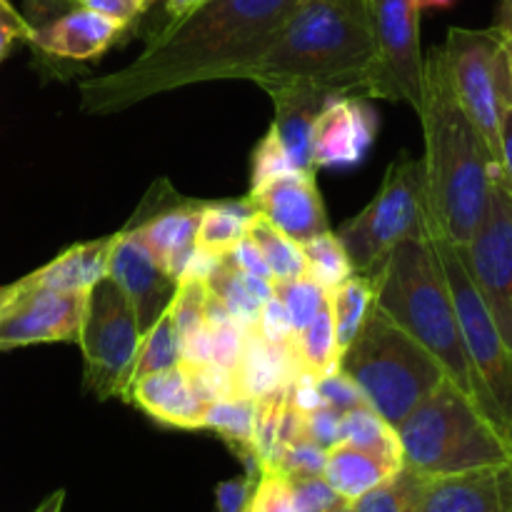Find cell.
<instances>
[{
  "label": "cell",
  "mask_w": 512,
  "mask_h": 512,
  "mask_svg": "<svg viewBox=\"0 0 512 512\" xmlns=\"http://www.w3.org/2000/svg\"><path fill=\"white\" fill-rule=\"evenodd\" d=\"M298 0H205L150 35L125 68L80 80V108L90 115L120 113L135 103L205 80L245 78Z\"/></svg>",
  "instance_id": "obj_1"
},
{
  "label": "cell",
  "mask_w": 512,
  "mask_h": 512,
  "mask_svg": "<svg viewBox=\"0 0 512 512\" xmlns=\"http://www.w3.org/2000/svg\"><path fill=\"white\" fill-rule=\"evenodd\" d=\"M418 115L425 138V158L420 160L433 238L465 245L488 210L500 165L455 98L440 48H433L425 58Z\"/></svg>",
  "instance_id": "obj_2"
},
{
  "label": "cell",
  "mask_w": 512,
  "mask_h": 512,
  "mask_svg": "<svg viewBox=\"0 0 512 512\" xmlns=\"http://www.w3.org/2000/svg\"><path fill=\"white\" fill-rule=\"evenodd\" d=\"M375 65L368 0H298L248 80L265 93L305 83L330 95L370 98Z\"/></svg>",
  "instance_id": "obj_3"
},
{
  "label": "cell",
  "mask_w": 512,
  "mask_h": 512,
  "mask_svg": "<svg viewBox=\"0 0 512 512\" xmlns=\"http://www.w3.org/2000/svg\"><path fill=\"white\" fill-rule=\"evenodd\" d=\"M373 308L423 345L445 375L478 400V380L430 238L403 240L385 255L375 270Z\"/></svg>",
  "instance_id": "obj_4"
},
{
  "label": "cell",
  "mask_w": 512,
  "mask_h": 512,
  "mask_svg": "<svg viewBox=\"0 0 512 512\" xmlns=\"http://www.w3.org/2000/svg\"><path fill=\"white\" fill-rule=\"evenodd\" d=\"M403 463L428 478L512 463V448L478 400L445 378L398 425Z\"/></svg>",
  "instance_id": "obj_5"
},
{
  "label": "cell",
  "mask_w": 512,
  "mask_h": 512,
  "mask_svg": "<svg viewBox=\"0 0 512 512\" xmlns=\"http://www.w3.org/2000/svg\"><path fill=\"white\" fill-rule=\"evenodd\" d=\"M340 370L393 428L448 378L423 345L383 318L373 305L360 333L340 355Z\"/></svg>",
  "instance_id": "obj_6"
},
{
  "label": "cell",
  "mask_w": 512,
  "mask_h": 512,
  "mask_svg": "<svg viewBox=\"0 0 512 512\" xmlns=\"http://www.w3.org/2000/svg\"><path fill=\"white\" fill-rule=\"evenodd\" d=\"M355 273L373 275L403 240L433 238L423 160L403 155L388 165L383 185L368 205L335 233Z\"/></svg>",
  "instance_id": "obj_7"
},
{
  "label": "cell",
  "mask_w": 512,
  "mask_h": 512,
  "mask_svg": "<svg viewBox=\"0 0 512 512\" xmlns=\"http://www.w3.org/2000/svg\"><path fill=\"white\" fill-rule=\"evenodd\" d=\"M430 243L448 280L465 350L478 380V405L512 448V350L475 290L458 248L443 238H430Z\"/></svg>",
  "instance_id": "obj_8"
},
{
  "label": "cell",
  "mask_w": 512,
  "mask_h": 512,
  "mask_svg": "<svg viewBox=\"0 0 512 512\" xmlns=\"http://www.w3.org/2000/svg\"><path fill=\"white\" fill-rule=\"evenodd\" d=\"M78 343L83 350L85 388L100 400H125L140 330L123 290L108 275L85 293Z\"/></svg>",
  "instance_id": "obj_9"
},
{
  "label": "cell",
  "mask_w": 512,
  "mask_h": 512,
  "mask_svg": "<svg viewBox=\"0 0 512 512\" xmlns=\"http://www.w3.org/2000/svg\"><path fill=\"white\" fill-rule=\"evenodd\" d=\"M455 98L498 160V130L505 105H512L508 60L498 28H450L440 45ZM500 165V160H498Z\"/></svg>",
  "instance_id": "obj_10"
},
{
  "label": "cell",
  "mask_w": 512,
  "mask_h": 512,
  "mask_svg": "<svg viewBox=\"0 0 512 512\" xmlns=\"http://www.w3.org/2000/svg\"><path fill=\"white\" fill-rule=\"evenodd\" d=\"M455 248L505 345L512 350V190L503 173L495 175L488 210L473 238Z\"/></svg>",
  "instance_id": "obj_11"
},
{
  "label": "cell",
  "mask_w": 512,
  "mask_h": 512,
  "mask_svg": "<svg viewBox=\"0 0 512 512\" xmlns=\"http://www.w3.org/2000/svg\"><path fill=\"white\" fill-rule=\"evenodd\" d=\"M378 43L370 98L405 100L418 110L423 98L425 58L420 50V15L410 0H368Z\"/></svg>",
  "instance_id": "obj_12"
},
{
  "label": "cell",
  "mask_w": 512,
  "mask_h": 512,
  "mask_svg": "<svg viewBox=\"0 0 512 512\" xmlns=\"http://www.w3.org/2000/svg\"><path fill=\"white\" fill-rule=\"evenodd\" d=\"M10 305L0 315V350L35 343H78L85 293H53V290L8 285Z\"/></svg>",
  "instance_id": "obj_13"
},
{
  "label": "cell",
  "mask_w": 512,
  "mask_h": 512,
  "mask_svg": "<svg viewBox=\"0 0 512 512\" xmlns=\"http://www.w3.org/2000/svg\"><path fill=\"white\" fill-rule=\"evenodd\" d=\"M203 205L200 200H183L178 195L173 198V190L165 195L150 193L125 230H130L153 255L155 263L180 283L185 265L198 245Z\"/></svg>",
  "instance_id": "obj_14"
},
{
  "label": "cell",
  "mask_w": 512,
  "mask_h": 512,
  "mask_svg": "<svg viewBox=\"0 0 512 512\" xmlns=\"http://www.w3.org/2000/svg\"><path fill=\"white\" fill-rule=\"evenodd\" d=\"M378 133V115L363 95H333L310 133L313 168L348 170L365 160Z\"/></svg>",
  "instance_id": "obj_15"
},
{
  "label": "cell",
  "mask_w": 512,
  "mask_h": 512,
  "mask_svg": "<svg viewBox=\"0 0 512 512\" xmlns=\"http://www.w3.org/2000/svg\"><path fill=\"white\" fill-rule=\"evenodd\" d=\"M108 278L115 280L130 303L140 335L153 328L170 308L178 280L170 278L130 230L113 235Z\"/></svg>",
  "instance_id": "obj_16"
},
{
  "label": "cell",
  "mask_w": 512,
  "mask_h": 512,
  "mask_svg": "<svg viewBox=\"0 0 512 512\" xmlns=\"http://www.w3.org/2000/svg\"><path fill=\"white\" fill-rule=\"evenodd\" d=\"M245 200L255 213L268 218L275 228L300 245L330 230L313 170H290L278 175L270 183L248 190Z\"/></svg>",
  "instance_id": "obj_17"
},
{
  "label": "cell",
  "mask_w": 512,
  "mask_h": 512,
  "mask_svg": "<svg viewBox=\"0 0 512 512\" xmlns=\"http://www.w3.org/2000/svg\"><path fill=\"white\" fill-rule=\"evenodd\" d=\"M418 512H512V463L430 478Z\"/></svg>",
  "instance_id": "obj_18"
},
{
  "label": "cell",
  "mask_w": 512,
  "mask_h": 512,
  "mask_svg": "<svg viewBox=\"0 0 512 512\" xmlns=\"http://www.w3.org/2000/svg\"><path fill=\"white\" fill-rule=\"evenodd\" d=\"M130 25L120 20L105 18L95 10L78 8L73 5L58 15L55 20L45 23L43 28L30 30V43L45 55L65 60H95L113 48L120 35L128 33Z\"/></svg>",
  "instance_id": "obj_19"
},
{
  "label": "cell",
  "mask_w": 512,
  "mask_h": 512,
  "mask_svg": "<svg viewBox=\"0 0 512 512\" xmlns=\"http://www.w3.org/2000/svg\"><path fill=\"white\" fill-rule=\"evenodd\" d=\"M125 400L138 405L155 423L178 430H203V418L208 410V405L195 398L190 390L183 365L138 378L128 388Z\"/></svg>",
  "instance_id": "obj_20"
},
{
  "label": "cell",
  "mask_w": 512,
  "mask_h": 512,
  "mask_svg": "<svg viewBox=\"0 0 512 512\" xmlns=\"http://www.w3.org/2000/svg\"><path fill=\"white\" fill-rule=\"evenodd\" d=\"M268 95L275 105L273 128L288 158L293 160L298 170H313L315 173L313 160H310V133H313L318 113L333 95L328 90L305 83L275 88Z\"/></svg>",
  "instance_id": "obj_21"
},
{
  "label": "cell",
  "mask_w": 512,
  "mask_h": 512,
  "mask_svg": "<svg viewBox=\"0 0 512 512\" xmlns=\"http://www.w3.org/2000/svg\"><path fill=\"white\" fill-rule=\"evenodd\" d=\"M110 245H113V235L70 245L48 265L20 278V283L25 288L53 290V293H88L98 280L108 275Z\"/></svg>",
  "instance_id": "obj_22"
},
{
  "label": "cell",
  "mask_w": 512,
  "mask_h": 512,
  "mask_svg": "<svg viewBox=\"0 0 512 512\" xmlns=\"http://www.w3.org/2000/svg\"><path fill=\"white\" fill-rule=\"evenodd\" d=\"M298 375L303 373H300V365L295 360L293 343L270 345L255 330H248L243 355H240V363L233 373L238 398L255 400L270 390L285 388Z\"/></svg>",
  "instance_id": "obj_23"
},
{
  "label": "cell",
  "mask_w": 512,
  "mask_h": 512,
  "mask_svg": "<svg viewBox=\"0 0 512 512\" xmlns=\"http://www.w3.org/2000/svg\"><path fill=\"white\" fill-rule=\"evenodd\" d=\"M395 470H398L395 465L385 463L378 455L340 440L338 445L328 448V453H325L323 478L328 480V485L340 498L348 500V503H355L368 490H373L375 485L388 480Z\"/></svg>",
  "instance_id": "obj_24"
},
{
  "label": "cell",
  "mask_w": 512,
  "mask_h": 512,
  "mask_svg": "<svg viewBox=\"0 0 512 512\" xmlns=\"http://www.w3.org/2000/svg\"><path fill=\"white\" fill-rule=\"evenodd\" d=\"M253 428H255V400L233 398L210 403L205 410L203 430H213L218 438L225 440L230 450L243 460L245 475L258 478L260 465L253 450Z\"/></svg>",
  "instance_id": "obj_25"
},
{
  "label": "cell",
  "mask_w": 512,
  "mask_h": 512,
  "mask_svg": "<svg viewBox=\"0 0 512 512\" xmlns=\"http://www.w3.org/2000/svg\"><path fill=\"white\" fill-rule=\"evenodd\" d=\"M210 293L218 295L225 303V308L230 310V318L245 330L255 328V320H258L260 308L273 298V280L255 278V275L238 273V270L228 268L223 260L218 270L205 280Z\"/></svg>",
  "instance_id": "obj_26"
},
{
  "label": "cell",
  "mask_w": 512,
  "mask_h": 512,
  "mask_svg": "<svg viewBox=\"0 0 512 512\" xmlns=\"http://www.w3.org/2000/svg\"><path fill=\"white\" fill-rule=\"evenodd\" d=\"M375 295V278L365 273H353L343 285L328 293V310L333 318L335 338H338V348L343 353L355 335L360 333L368 315L370 305H373Z\"/></svg>",
  "instance_id": "obj_27"
},
{
  "label": "cell",
  "mask_w": 512,
  "mask_h": 512,
  "mask_svg": "<svg viewBox=\"0 0 512 512\" xmlns=\"http://www.w3.org/2000/svg\"><path fill=\"white\" fill-rule=\"evenodd\" d=\"M343 443L363 448L378 455L385 463L400 468L403 465V448H400L398 430L375 413L368 403L343 413Z\"/></svg>",
  "instance_id": "obj_28"
},
{
  "label": "cell",
  "mask_w": 512,
  "mask_h": 512,
  "mask_svg": "<svg viewBox=\"0 0 512 512\" xmlns=\"http://www.w3.org/2000/svg\"><path fill=\"white\" fill-rule=\"evenodd\" d=\"M293 353L300 365V373L313 375V378L340 370V355L343 353L338 348L328 303L310 320V325H305L300 333H295Z\"/></svg>",
  "instance_id": "obj_29"
},
{
  "label": "cell",
  "mask_w": 512,
  "mask_h": 512,
  "mask_svg": "<svg viewBox=\"0 0 512 512\" xmlns=\"http://www.w3.org/2000/svg\"><path fill=\"white\" fill-rule=\"evenodd\" d=\"M428 483V475L403 463V468L395 470L388 480L375 485L373 490H368L363 498L350 505L355 512H418Z\"/></svg>",
  "instance_id": "obj_30"
},
{
  "label": "cell",
  "mask_w": 512,
  "mask_h": 512,
  "mask_svg": "<svg viewBox=\"0 0 512 512\" xmlns=\"http://www.w3.org/2000/svg\"><path fill=\"white\" fill-rule=\"evenodd\" d=\"M245 235L260 248L270 273H273V280H293L305 275L303 245L295 243L283 230L275 228L268 218H263L260 213H253Z\"/></svg>",
  "instance_id": "obj_31"
},
{
  "label": "cell",
  "mask_w": 512,
  "mask_h": 512,
  "mask_svg": "<svg viewBox=\"0 0 512 512\" xmlns=\"http://www.w3.org/2000/svg\"><path fill=\"white\" fill-rule=\"evenodd\" d=\"M255 210L248 200H225V203H205L198 225V245L223 255L230 245L238 243L248 230Z\"/></svg>",
  "instance_id": "obj_32"
},
{
  "label": "cell",
  "mask_w": 512,
  "mask_h": 512,
  "mask_svg": "<svg viewBox=\"0 0 512 512\" xmlns=\"http://www.w3.org/2000/svg\"><path fill=\"white\" fill-rule=\"evenodd\" d=\"M180 363H183V343H180V335L178 330H175L173 318H170V313L165 310L163 318H160L153 328L145 330V333L140 335L133 373H130V385L138 378H143V375L170 370Z\"/></svg>",
  "instance_id": "obj_33"
},
{
  "label": "cell",
  "mask_w": 512,
  "mask_h": 512,
  "mask_svg": "<svg viewBox=\"0 0 512 512\" xmlns=\"http://www.w3.org/2000/svg\"><path fill=\"white\" fill-rule=\"evenodd\" d=\"M305 255V273L325 290H335L343 285L350 275L355 273L353 263H350L348 253H345L343 243L335 233L325 230V233L315 235L313 240L303 243Z\"/></svg>",
  "instance_id": "obj_34"
},
{
  "label": "cell",
  "mask_w": 512,
  "mask_h": 512,
  "mask_svg": "<svg viewBox=\"0 0 512 512\" xmlns=\"http://www.w3.org/2000/svg\"><path fill=\"white\" fill-rule=\"evenodd\" d=\"M273 293L283 303L295 333L310 325V320L328 303V293L308 273L293 280H273Z\"/></svg>",
  "instance_id": "obj_35"
},
{
  "label": "cell",
  "mask_w": 512,
  "mask_h": 512,
  "mask_svg": "<svg viewBox=\"0 0 512 512\" xmlns=\"http://www.w3.org/2000/svg\"><path fill=\"white\" fill-rule=\"evenodd\" d=\"M285 400H288V385L255 398V428H253V450L258 458L260 470L273 468L275 440H278L280 418H283Z\"/></svg>",
  "instance_id": "obj_36"
},
{
  "label": "cell",
  "mask_w": 512,
  "mask_h": 512,
  "mask_svg": "<svg viewBox=\"0 0 512 512\" xmlns=\"http://www.w3.org/2000/svg\"><path fill=\"white\" fill-rule=\"evenodd\" d=\"M205 295H208V285L203 280H180L178 283L168 313L173 318L175 330H178L180 343L193 338L198 330L208 325L205 323Z\"/></svg>",
  "instance_id": "obj_37"
},
{
  "label": "cell",
  "mask_w": 512,
  "mask_h": 512,
  "mask_svg": "<svg viewBox=\"0 0 512 512\" xmlns=\"http://www.w3.org/2000/svg\"><path fill=\"white\" fill-rule=\"evenodd\" d=\"M245 512H298L288 475L275 468L260 470L250 488Z\"/></svg>",
  "instance_id": "obj_38"
},
{
  "label": "cell",
  "mask_w": 512,
  "mask_h": 512,
  "mask_svg": "<svg viewBox=\"0 0 512 512\" xmlns=\"http://www.w3.org/2000/svg\"><path fill=\"white\" fill-rule=\"evenodd\" d=\"M290 170L298 168H295L293 160L288 158L278 133H275V128L270 125L268 133L263 135V140H260L253 150V163H250V190L260 188V185L270 183L273 178L290 173Z\"/></svg>",
  "instance_id": "obj_39"
},
{
  "label": "cell",
  "mask_w": 512,
  "mask_h": 512,
  "mask_svg": "<svg viewBox=\"0 0 512 512\" xmlns=\"http://www.w3.org/2000/svg\"><path fill=\"white\" fill-rule=\"evenodd\" d=\"M183 370L188 375L190 390L195 393V398L203 400L205 405L218 403V400L238 398V388H235V378L230 370L220 368L215 363L183 365Z\"/></svg>",
  "instance_id": "obj_40"
},
{
  "label": "cell",
  "mask_w": 512,
  "mask_h": 512,
  "mask_svg": "<svg viewBox=\"0 0 512 512\" xmlns=\"http://www.w3.org/2000/svg\"><path fill=\"white\" fill-rule=\"evenodd\" d=\"M293 485L295 505L298 512H340L348 508V500L340 498L323 475H310V478H290Z\"/></svg>",
  "instance_id": "obj_41"
},
{
  "label": "cell",
  "mask_w": 512,
  "mask_h": 512,
  "mask_svg": "<svg viewBox=\"0 0 512 512\" xmlns=\"http://www.w3.org/2000/svg\"><path fill=\"white\" fill-rule=\"evenodd\" d=\"M325 453L328 450L315 445L313 440L298 438L283 450V455L275 463V470H280L288 478H310V475H323Z\"/></svg>",
  "instance_id": "obj_42"
},
{
  "label": "cell",
  "mask_w": 512,
  "mask_h": 512,
  "mask_svg": "<svg viewBox=\"0 0 512 512\" xmlns=\"http://www.w3.org/2000/svg\"><path fill=\"white\" fill-rule=\"evenodd\" d=\"M315 385H318V393L320 398H323V403L330 405L333 410H338V413H348V410L358 408V405H365L360 388L343 373V370L320 375V378H315Z\"/></svg>",
  "instance_id": "obj_43"
},
{
  "label": "cell",
  "mask_w": 512,
  "mask_h": 512,
  "mask_svg": "<svg viewBox=\"0 0 512 512\" xmlns=\"http://www.w3.org/2000/svg\"><path fill=\"white\" fill-rule=\"evenodd\" d=\"M253 330L270 345H290L295 338L293 323H290L283 303H280L275 295L263 305V308H260V315L258 320H255Z\"/></svg>",
  "instance_id": "obj_44"
},
{
  "label": "cell",
  "mask_w": 512,
  "mask_h": 512,
  "mask_svg": "<svg viewBox=\"0 0 512 512\" xmlns=\"http://www.w3.org/2000/svg\"><path fill=\"white\" fill-rule=\"evenodd\" d=\"M210 333H213V363L235 373L240 355H243L248 330L230 320V323L218 325V328H210Z\"/></svg>",
  "instance_id": "obj_45"
},
{
  "label": "cell",
  "mask_w": 512,
  "mask_h": 512,
  "mask_svg": "<svg viewBox=\"0 0 512 512\" xmlns=\"http://www.w3.org/2000/svg\"><path fill=\"white\" fill-rule=\"evenodd\" d=\"M305 438L313 440L320 448H333L343 440V413L330 405H320L318 410L305 415Z\"/></svg>",
  "instance_id": "obj_46"
},
{
  "label": "cell",
  "mask_w": 512,
  "mask_h": 512,
  "mask_svg": "<svg viewBox=\"0 0 512 512\" xmlns=\"http://www.w3.org/2000/svg\"><path fill=\"white\" fill-rule=\"evenodd\" d=\"M223 260L228 268L238 270V273H248V275H255V278L273 280V273H270L263 253H260V248L248 238V235H243L238 243L230 245V248L223 253Z\"/></svg>",
  "instance_id": "obj_47"
},
{
  "label": "cell",
  "mask_w": 512,
  "mask_h": 512,
  "mask_svg": "<svg viewBox=\"0 0 512 512\" xmlns=\"http://www.w3.org/2000/svg\"><path fill=\"white\" fill-rule=\"evenodd\" d=\"M158 0H73V5L78 8L95 10V13L105 15V18L120 20V23L130 25L133 28L135 20L143 18Z\"/></svg>",
  "instance_id": "obj_48"
},
{
  "label": "cell",
  "mask_w": 512,
  "mask_h": 512,
  "mask_svg": "<svg viewBox=\"0 0 512 512\" xmlns=\"http://www.w3.org/2000/svg\"><path fill=\"white\" fill-rule=\"evenodd\" d=\"M255 480L243 475V478L223 480V483L215 488V503H218V512H245L248 505L250 488H253Z\"/></svg>",
  "instance_id": "obj_49"
},
{
  "label": "cell",
  "mask_w": 512,
  "mask_h": 512,
  "mask_svg": "<svg viewBox=\"0 0 512 512\" xmlns=\"http://www.w3.org/2000/svg\"><path fill=\"white\" fill-rule=\"evenodd\" d=\"M498 160L500 173H503L505 183H508V188L512 190V105H505L503 115H500Z\"/></svg>",
  "instance_id": "obj_50"
},
{
  "label": "cell",
  "mask_w": 512,
  "mask_h": 512,
  "mask_svg": "<svg viewBox=\"0 0 512 512\" xmlns=\"http://www.w3.org/2000/svg\"><path fill=\"white\" fill-rule=\"evenodd\" d=\"M30 30L33 28H28V25H25L23 20L15 15V10H0V63L8 58L15 38H20V35H25V38H28Z\"/></svg>",
  "instance_id": "obj_51"
},
{
  "label": "cell",
  "mask_w": 512,
  "mask_h": 512,
  "mask_svg": "<svg viewBox=\"0 0 512 512\" xmlns=\"http://www.w3.org/2000/svg\"><path fill=\"white\" fill-rule=\"evenodd\" d=\"M203 3H205V0H163L165 15H168V20L185 18V15L193 13V10L200 8Z\"/></svg>",
  "instance_id": "obj_52"
},
{
  "label": "cell",
  "mask_w": 512,
  "mask_h": 512,
  "mask_svg": "<svg viewBox=\"0 0 512 512\" xmlns=\"http://www.w3.org/2000/svg\"><path fill=\"white\" fill-rule=\"evenodd\" d=\"M30 10L38 15H50L58 13V10H65L68 5H73V0H28Z\"/></svg>",
  "instance_id": "obj_53"
},
{
  "label": "cell",
  "mask_w": 512,
  "mask_h": 512,
  "mask_svg": "<svg viewBox=\"0 0 512 512\" xmlns=\"http://www.w3.org/2000/svg\"><path fill=\"white\" fill-rule=\"evenodd\" d=\"M493 28H498L500 33H512V0H503L498 10V20H495Z\"/></svg>",
  "instance_id": "obj_54"
},
{
  "label": "cell",
  "mask_w": 512,
  "mask_h": 512,
  "mask_svg": "<svg viewBox=\"0 0 512 512\" xmlns=\"http://www.w3.org/2000/svg\"><path fill=\"white\" fill-rule=\"evenodd\" d=\"M63 503H65V490H55L53 495L43 500L33 512H63Z\"/></svg>",
  "instance_id": "obj_55"
},
{
  "label": "cell",
  "mask_w": 512,
  "mask_h": 512,
  "mask_svg": "<svg viewBox=\"0 0 512 512\" xmlns=\"http://www.w3.org/2000/svg\"><path fill=\"white\" fill-rule=\"evenodd\" d=\"M410 3L415 5V10H418V13H423V10H430V8L448 10V8H453L458 0H410Z\"/></svg>",
  "instance_id": "obj_56"
},
{
  "label": "cell",
  "mask_w": 512,
  "mask_h": 512,
  "mask_svg": "<svg viewBox=\"0 0 512 512\" xmlns=\"http://www.w3.org/2000/svg\"><path fill=\"white\" fill-rule=\"evenodd\" d=\"M500 40H503L505 60H508V75H510V90H512V33H500Z\"/></svg>",
  "instance_id": "obj_57"
},
{
  "label": "cell",
  "mask_w": 512,
  "mask_h": 512,
  "mask_svg": "<svg viewBox=\"0 0 512 512\" xmlns=\"http://www.w3.org/2000/svg\"><path fill=\"white\" fill-rule=\"evenodd\" d=\"M10 305V295H8V288H0V315L5 313V308Z\"/></svg>",
  "instance_id": "obj_58"
},
{
  "label": "cell",
  "mask_w": 512,
  "mask_h": 512,
  "mask_svg": "<svg viewBox=\"0 0 512 512\" xmlns=\"http://www.w3.org/2000/svg\"><path fill=\"white\" fill-rule=\"evenodd\" d=\"M0 10H13V8L8 5V0H0Z\"/></svg>",
  "instance_id": "obj_59"
},
{
  "label": "cell",
  "mask_w": 512,
  "mask_h": 512,
  "mask_svg": "<svg viewBox=\"0 0 512 512\" xmlns=\"http://www.w3.org/2000/svg\"><path fill=\"white\" fill-rule=\"evenodd\" d=\"M340 512H355V510H353V505H348V508H343Z\"/></svg>",
  "instance_id": "obj_60"
}]
</instances>
